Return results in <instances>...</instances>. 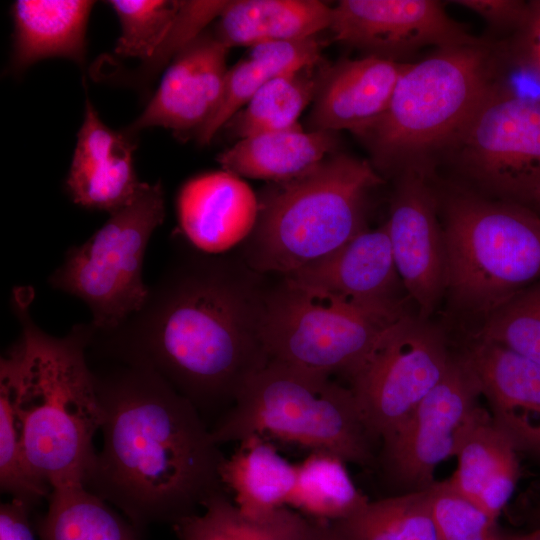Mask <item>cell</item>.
Listing matches in <instances>:
<instances>
[{
	"label": "cell",
	"instance_id": "obj_14",
	"mask_svg": "<svg viewBox=\"0 0 540 540\" xmlns=\"http://www.w3.org/2000/svg\"><path fill=\"white\" fill-rule=\"evenodd\" d=\"M329 29L336 41L399 62L427 46L437 49L483 41L435 0H342L332 8Z\"/></svg>",
	"mask_w": 540,
	"mask_h": 540
},
{
	"label": "cell",
	"instance_id": "obj_2",
	"mask_svg": "<svg viewBox=\"0 0 540 540\" xmlns=\"http://www.w3.org/2000/svg\"><path fill=\"white\" fill-rule=\"evenodd\" d=\"M94 376L103 446L85 488L139 532L156 522L174 524L227 493L220 445L187 398L148 368L123 364Z\"/></svg>",
	"mask_w": 540,
	"mask_h": 540
},
{
	"label": "cell",
	"instance_id": "obj_16",
	"mask_svg": "<svg viewBox=\"0 0 540 540\" xmlns=\"http://www.w3.org/2000/svg\"><path fill=\"white\" fill-rule=\"evenodd\" d=\"M229 48L202 32L172 60L157 92L129 132L161 126L179 137L196 131L216 109L224 89Z\"/></svg>",
	"mask_w": 540,
	"mask_h": 540
},
{
	"label": "cell",
	"instance_id": "obj_19",
	"mask_svg": "<svg viewBox=\"0 0 540 540\" xmlns=\"http://www.w3.org/2000/svg\"><path fill=\"white\" fill-rule=\"evenodd\" d=\"M408 65L366 55L327 67L310 114L311 129L361 131L385 112Z\"/></svg>",
	"mask_w": 540,
	"mask_h": 540
},
{
	"label": "cell",
	"instance_id": "obj_6",
	"mask_svg": "<svg viewBox=\"0 0 540 540\" xmlns=\"http://www.w3.org/2000/svg\"><path fill=\"white\" fill-rule=\"evenodd\" d=\"M442 205L445 298L482 321L540 280V215L525 204L470 190L446 194Z\"/></svg>",
	"mask_w": 540,
	"mask_h": 540
},
{
	"label": "cell",
	"instance_id": "obj_13",
	"mask_svg": "<svg viewBox=\"0 0 540 540\" xmlns=\"http://www.w3.org/2000/svg\"><path fill=\"white\" fill-rule=\"evenodd\" d=\"M431 172L411 168L399 174L386 222L399 276L424 320H430L446 287L440 194Z\"/></svg>",
	"mask_w": 540,
	"mask_h": 540
},
{
	"label": "cell",
	"instance_id": "obj_18",
	"mask_svg": "<svg viewBox=\"0 0 540 540\" xmlns=\"http://www.w3.org/2000/svg\"><path fill=\"white\" fill-rule=\"evenodd\" d=\"M259 200L241 177L225 170L188 180L177 197L180 228L187 240L206 253H221L253 232Z\"/></svg>",
	"mask_w": 540,
	"mask_h": 540
},
{
	"label": "cell",
	"instance_id": "obj_4",
	"mask_svg": "<svg viewBox=\"0 0 540 540\" xmlns=\"http://www.w3.org/2000/svg\"><path fill=\"white\" fill-rule=\"evenodd\" d=\"M494 51L485 41L437 48L409 63L385 112L357 132L374 167L431 171V158L446 152L499 86Z\"/></svg>",
	"mask_w": 540,
	"mask_h": 540
},
{
	"label": "cell",
	"instance_id": "obj_3",
	"mask_svg": "<svg viewBox=\"0 0 540 540\" xmlns=\"http://www.w3.org/2000/svg\"><path fill=\"white\" fill-rule=\"evenodd\" d=\"M33 291L13 292L19 340L1 358L15 390L26 460L52 489L82 484L93 466L95 433L104 413L86 350L94 327L75 325L64 337L42 331L30 316Z\"/></svg>",
	"mask_w": 540,
	"mask_h": 540
},
{
	"label": "cell",
	"instance_id": "obj_24",
	"mask_svg": "<svg viewBox=\"0 0 540 540\" xmlns=\"http://www.w3.org/2000/svg\"><path fill=\"white\" fill-rule=\"evenodd\" d=\"M221 466V480L233 503L247 518H259L288 505L296 464L283 457L265 437L250 435Z\"/></svg>",
	"mask_w": 540,
	"mask_h": 540
},
{
	"label": "cell",
	"instance_id": "obj_36",
	"mask_svg": "<svg viewBox=\"0 0 540 540\" xmlns=\"http://www.w3.org/2000/svg\"><path fill=\"white\" fill-rule=\"evenodd\" d=\"M243 518L244 540H301L309 523L308 517L288 506L259 518Z\"/></svg>",
	"mask_w": 540,
	"mask_h": 540
},
{
	"label": "cell",
	"instance_id": "obj_35",
	"mask_svg": "<svg viewBox=\"0 0 540 540\" xmlns=\"http://www.w3.org/2000/svg\"><path fill=\"white\" fill-rule=\"evenodd\" d=\"M203 509L173 524L178 540H244V518L228 493L212 497Z\"/></svg>",
	"mask_w": 540,
	"mask_h": 540
},
{
	"label": "cell",
	"instance_id": "obj_22",
	"mask_svg": "<svg viewBox=\"0 0 540 540\" xmlns=\"http://www.w3.org/2000/svg\"><path fill=\"white\" fill-rule=\"evenodd\" d=\"M332 8L318 0L228 1L214 35L229 49L313 38L329 28Z\"/></svg>",
	"mask_w": 540,
	"mask_h": 540
},
{
	"label": "cell",
	"instance_id": "obj_29",
	"mask_svg": "<svg viewBox=\"0 0 540 540\" xmlns=\"http://www.w3.org/2000/svg\"><path fill=\"white\" fill-rule=\"evenodd\" d=\"M296 467L287 506L306 517L334 522L351 516L369 502L353 483L346 463L333 454L309 452Z\"/></svg>",
	"mask_w": 540,
	"mask_h": 540
},
{
	"label": "cell",
	"instance_id": "obj_25",
	"mask_svg": "<svg viewBox=\"0 0 540 540\" xmlns=\"http://www.w3.org/2000/svg\"><path fill=\"white\" fill-rule=\"evenodd\" d=\"M94 2L85 0H18L14 62L25 67L50 57L83 62L86 24Z\"/></svg>",
	"mask_w": 540,
	"mask_h": 540
},
{
	"label": "cell",
	"instance_id": "obj_37",
	"mask_svg": "<svg viewBox=\"0 0 540 540\" xmlns=\"http://www.w3.org/2000/svg\"><path fill=\"white\" fill-rule=\"evenodd\" d=\"M451 3L464 7L498 29L517 28L524 24L529 4L518 0H457Z\"/></svg>",
	"mask_w": 540,
	"mask_h": 540
},
{
	"label": "cell",
	"instance_id": "obj_23",
	"mask_svg": "<svg viewBox=\"0 0 540 540\" xmlns=\"http://www.w3.org/2000/svg\"><path fill=\"white\" fill-rule=\"evenodd\" d=\"M337 144L334 132L297 127L239 139L217 157L239 177L278 182L295 177L326 157Z\"/></svg>",
	"mask_w": 540,
	"mask_h": 540
},
{
	"label": "cell",
	"instance_id": "obj_15",
	"mask_svg": "<svg viewBox=\"0 0 540 540\" xmlns=\"http://www.w3.org/2000/svg\"><path fill=\"white\" fill-rule=\"evenodd\" d=\"M284 280L366 307L405 309L411 300L408 294H402L406 290L386 223L374 230H363L333 253L284 276Z\"/></svg>",
	"mask_w": 540,
	"mask_h": 540
},
{
	"label": "cell",
	"instance_id": "obj_9",
	"mask_svg": "<svg viewBox=\"0 0 540 540\" xmlns=\"http://www.w3.org/2000/svg\"><path fill=\"white\" fill-rule=\"evenodd\" d=\"M164 217L160 182H142L128 204L111 213L84 244L68 250L49 278L53 288L87 304L95 332L118 328L144 306L150 289L142 279L145 250Z\"/></svg>",
	"mask_w": 540,
	"mask_h": 540
},
{
	"label": "cell",
	"instance_id": "obj_31",
	"mask_svg": "<svg viewBox=\"0 0 540 540\" xmlns=\"http://www.w3.org/2000/svg\"><path fill=\"white\" fill-rule=\"evenodd\" d=\"M0 487L12 499L32 507L49 497L51 486L30 468L24 451L23 430L9 376L0 371Z\"/></svg>",
	"mask_w": 540,
	"mask_h": 540
},
{
	"label": "cell",
	"instance_id": "obj_42",
	"mask_svg": "<svg viewBox=\"0 0 540 540\" xmlns=\"http://www.w3.org/2000/svg\"><path fill=\"white\" fill-rule=\"evenodd\" d=\"M534 204L537 205L540 210V197L535 200Z\"/></svg>",
	"mask_w": 540,
	"mask_h": 540
},
{
	"label": "cell",
	"instance_id": "obj_34",
	"mask_svg": "<svg viewBox=\"0 0 540 540\" xmlns=\"http://www.w3.org/2000/svg\"><path fill=\"white\" fill-rule=\"evenodd\" d=\"M430 509L437 540H514L497 520L455 491L448 480L429 486Z\"/></svg>",
	"mask_w": 540,
	"mask_h": 540
},
{
	"label": "cell",
	"instance_id": "obj_21",
	"mask_svg": "<svg viewBox=\"0 0 540 540\" xmlns=\"http://www.w3.org/2000/svg\"><path fill=\"white\" fill-rule=\"evenodd\" d=\"M518 451L496 426L490 413L478 406L458 440V465L447 479L451 487L498 520L518 478Z\"/></svg>",
	"mask_w": 540,
	"mask_h": 540
},
{
	"label": "cell",
	"instance_id": "obj_26",
	"mask_svg": "<svg viewBox=\"0 0 540 540\" xmlns=\"http://www.w3.org/2000/svg\"><path fill=\"white\" fill-rule=\"evenodd\" d=\"M320 45L313 38L269 42L250 47L247 58L228 69L221 99L209 119L196 131L205 145L271 79L319 64Z\"/></svg>",
	"mask_w": 540,
	"mask_h": 540
},
{
	"label": "cell",
	"instance_id": "obj_11",
	"mask_svg": "<svg viewBox=\"0 0 540 540\" xmlns=\"http://www.w3.org/2000/svg\"><path fill=\"white\" fill-rule=\"evenodd\" d=\"M453 352L441 328L408 314L349 377L374 440L393 434L444 375Z\"/></svg>",
	"mask_w": 540,
	"mask_h": 540
},
{
	"label": "cell",
	"instance_id": "obj_38",
	"mask_svg": "<svg viewBox=\"0 0 540 540\" xmlns=\"http://www.w3.org/2000/svg\"><path fill=\"white\" fill-rule=\"evenodd\" d=\"M515 48L519 60L540 76V1L529 3V12L519 29Z\"/></svg>",
	"mask_w": 540,
	"mask_h": 540
},
{
	"label": "cell",
	"instance_id": "obj_28",
	"mask_svg": "<svg viewBox=\"0 0 540 540\" xmlns=\"http://www.w3.org/2000/svg\"><path fill=\"white\" fill-rule=\"evenodd\" d=\"M319 64L279 75L268 81L226 124L234 136H249L291 129L315 99L323 73Z\"/></svg>",
	"mask_w": 540,
	"mask_h": 540
},
{
	"label": "cell",
	"instance_id": "obj_27",
	"mask_svg": "<svg viewBox=\"0 0 540 540\" xmlns=\"http://www.w3.org/2000/svg\"><path fill=\"white\" fill-rule=\"evenodd\" d=\"M35 520L39 540H139L140 532L82 484L52 489Z\"/></svg>",
	"mask_w": 540,
	"mask_h": 540
},
{
	"label": "cell",
	"instance_id": "obj_17",
	"mask_svg": "<svg viewBox=\"0 0 540 540\" xmlns=\"http://www.w3.org/2000/svg\"><path fill=\"white\" fill-rule=\"evenodd\" d=\"M472 340L462 352L494 423L517 451L540 458V364L497 344Z\"/></svg>",
	"mask_w": 540,
	"mask_h": 540
},
{
	"label": "cell",
	"instance_id": "obj_41",
	"mask_svg": "<svg viewBox=\"0 0 540 540\" xmlns=\"http://www.w3.org/2000/svg\"><path fill=\"white\" fill-rule=\"evenodd\" d=\"M514 540H540V528L525 534H514Z\"/></svg>",
	"mask_w": 540,
	"mask_h": 540
},
{
	"label": "cell",
	"instance_id": "obj_33",
	"mask_svg": "<svg viewBox=\"0 0 540 540\" xmlns=\"http://www.w3.org/2000/svg\"><path fill=\"white\" fill-rule=\"evenodd\" d=\"M122 32L115 53L149 63L165 42L178 15L181 1L112 0Z\"/></svg>",
	"mask_w": 540,
	"mask_h": 540
},
{
	"label": "cell",
	"instance_id": "obj_10",
	"mask_svg": "<svg viewBox=\"0 0 540 540\" xmlns=\"http://www.w3.org/2000/svg\"><path fill=\"white\" fill-rule=\"evenodd\" d=\"M447 151L482 193L534 203L540 197V97L499 84Z\"/></svg>",
	"mask_w": 540,
	"mask_h": 540
},
{
	"label": "cell",
	"instance_id": "obj_8",
	"mask_svg": "<svg viewBox=\"0 0 540 540\" xmlns=\"http://www.w3.org/2000/svg\"><path fill=\"white\" fill-rule=\"evenodd\" d=\"M405 309L366 307L285 281L264 295L262 339L269 360L348 378Z\"/></svg>",
	"mask_w": 540,
	"mask_h": 540
},
{
	"label": "cell",
	"instance_id": "obj_7",
	"mask_svg": "<svg viewBox=\"0 0 540 540\" xmlns=\"http://www.w3.org/2000/svg\"><path fill=\"white\" fill-rule=\"evenodd\" d=\"M218 444L257 434L370 466L375 441L350 387L331 376L269 360L210 428Z\"/></svg>",
	"mask_w": 540,
	"mask_h": 540
},
{
	"label": "cell",
	"instance_id": "obj_1",
	"mask_svg": "<svg viewBox=\"0 0 540 540\" xmlns=\"http://www.w3.org/2000/svg\"><path fill=\"white\" fill-rule=\"evenodd\" d=\"M264 295L224 262L190 260L166 270L138 312L110 332H94L91 343L156 372L203 416L230 408L268 363Z\"/></svg>",
	"mask_w": 540,
	"mask_h": 540
},
{
	"label": "cell",
	"instance_id": "obj_12",
	"mask_svg": "<svg viewBox=\"0 0 540 540\" xmlns=\"http://www.w3.org/2000/svg\"><path fill=\"white\" fill-rule=\"evenodd\" d=\"M482 396L478 377L463 352L453 353L438 383L405 422L383 439L386 475L409 491L431 486L436 467L455 456L458 440Z\"/></svg>",
	"mask_w": 540,
	"mask_h": 540
},
{
	"label": "cell",
	"instance_id": "obj_5",
	"mask_svg": "<svg viewBox=\"0 0 540 540\" xmlns=\"http://www.w3.org/2000/svg\"><path fill=\"white\" fill-rule=\"evenodd\" d=\"M383 178L367 160L326 157L303 173L271 182L246 257L259 272L286 276L333 253L365 230V207Z\"/></svg>",
	"mask_w": 540,
	"mask_h": 540
},
{
	"label": "cell",
	"instance_id": "obj_40",
	"mask_svg": "<svg viewBox=\"0 0 540 540\" xmlns=\"http://www.w3.org/2000/svg\"><path fill=\"white\" fill-rule=\"evenodd\" d=\"M301 540H343V539L334 530L330 521L309 518L307 529Z\"/></svg>",
	"mask_w": 540,
	"mask_h": 540
},
{
	"label": "cell",
	"instance_id": "obj_30",
	"mask_svg": "<svg viewBox=\"0 0 540 540\" xmlns=\"http://www.w3.org/2000/svg\"><path fill=\"white\" fill-rule=\"evenodd\" d=\"M331 524L343 540H437L429 487L369 501Z\"/></svg>",
	"mask_w": 540,
	"mask_h": 540
},
{
	"label": "cell",
	"instance_id": "obj_32",
	"mask_svg": "<svg viewBox=\"0 0 540 540\" xmlns=\"http://www.w3.org/2000/svg\"><path fill=\"white\" fill-rule=\"evenodd\" d=\"M472 339L497 344L540 364V280L491 312Z\"/></svg>",
	"mask_w": 540,
	"mask_h": 540
},
{
	"label": "cell",
	"instance_id": "obj_20",
	"mask_svg": "<svg viewBox=\"0 0 540 540\" xmlns=\"http://www.w3.org/2000/svg\"><path fill=\"white\" fill-rule=\"evenodd\" d=\"M133 149L131 140L106 126L87 99L66 180L72 200L110 214L128 204L142 183L134 170Z\"/></svg>",
	"mask_w": 540,
	"mask_h": 540
},
{
	"label": "cell",
	"instance_id": "obj_39",
	"mask_svg": "<svg viewBox=\"0 0 540 540\" xmlns=\"http://www.w3.org/2000/svg\"><path fill=\"white\" fill-rule=\"evenodd\" d=\"M30 506L17 499L0 506V540H37Z\"/></svg>",
	"mask_w": 540,
	"mask_h": 540
}]
</instances>
